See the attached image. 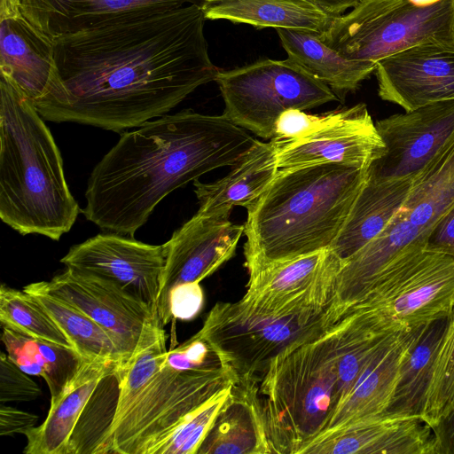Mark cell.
I'll list each match as a JSON object with an SVG mask.
<instances>
[{
	"label": "cell",
	"instance_id": "ffe728a7",
	"mask_svg": "<svg viewBox=\"0 0 454 454\" xmlns=\"http://www.w3.org/2000/svg\"><path fill=\"white\" fill-rule=\"evenodd\" d=\"M0 76L18 87L35 107L59 90L53 41L22 13L0 19Z\"/></svg>",
	"mask_w": 454,
	"mask_h": 454
},
{
	"label": "cell",
	"instance_id": "60d3db41",
	"mask_svg": "<svg viewBox=\"0 0 454 454\" xmlns=\"http://www.w3.org/2000/svg\"><path fill=\"white\" fill-rule=\"evenodd\" d=\"M21 0H0V19L21 13Z\"/></svg>",
	"mask_w": 454,
	"mask_h": 454
},
{
	"label": "cell",
	"instance_id": "2e32d148",
	"mask_svg": "<svg viewBox=\"0 0 454 454\" xmlns=\"http://www.w3.org/2000/svg\"><path fill=\"white\" fill-rule=\"evenodd\" d=\"M166 262L163 245H150L132 237L98 234L70 247L60 259L67 268L115 282L138 299L157 303Z\"/></svg>",
	"mask_w": 454,
	"mask_h": 454
},
{
	"label": "cell",
	"instance_id": "30bf717a",
	"mask_svg": "<svg viewBox=\"0 0 454 454\" xmlns=\"http://www.w3.org/2000/svg\"><path fill=\"white\" fill-rule=\"evenodd\" d=\"M215 82L224 103L223 115L270 140L283 112L290 108L311 109L337 99L326 84L288 58L262 59L220 70Z\"/></svg>",
	"mask_w": 454,
	"mask_h": 454
},
{
	"label": "cell",
	"instance_id": "83f0119b",
	"mask_svg": "<svg viewBox=\"0 0 454 454\" xmlns=\"http://www.w3.org/2000/svg\"><path fill=\"white\" fill-rule=\"evenodd\" d=\"M287 58L326 84L335 94L355 91L374 72L359 61L348 60L323 43L317 34L277 28Z\"/></svg>",
	"mask_w": 454,
	"mask_h": 454
},
{
	"label": "cell",
	"instance_id": "d6986e66",
	"mask_svg": "<svg viewBox=\"0 0 454 454\" xmlns=\"http://www.w3.org/2000/svg\"><path fill=\"white\" fill-rule=\"evenodd\" d=\"M301 454H437L434 430L419 415L385 412L325 434Z\"/></svg>",
	"mask_w": 454,
	"mask_h": 454
},
{
	"label": "cell",
	"instance_id": "ba28073f",
	"mask_svg": "<svg viewBox=\"0 0 454 454\" xmlns=\"http://www.w3.org/2000/svg\"><path fill=\"white\" fill-rule=\"evenodd\" d=\"M317 35L343 58L375 71L381 59L418 44L454 46V0L427 7L408 0H360Z\"/></svg>",
	"mask_w": 454,
	"mask_h": 454
},
{
	"label": "cell",
	"instance_id": "8d00e7d4",
	"mask_svg": "<svg viewBox=\"0 0 454 454\" xmlns=\"http://www.w3.org/2000/svg\"><path fill=\"white\" fill-rule=\"evenodd\" d=\"M168 302L172 319L191 320L202 309L203 290L200 283L178 285L170 292Z\"/></svg>",
	"mask_w": 454,
	"mask_h": 454
},
{
	"label": "cell",
	"instance_id": "836d02e7",
	"mask_svg": "<svg viewBox=\"0 0 454 454\" xmlns=\"http://www.w3.org/2000/svg\"><path fill=\"white\" fill-rule=\"evenodd\" d=\"M231 387L218 393L189 414L165 437L153 444L147 454H197Z\"/></svg>",
	"mask_w": 454,
	"mask_h": 454
},
{
	"label": "cell",
	"instance_id": "8992f818",
	"mask_svg": "<svg viewBox=\"0 0 454 454\" xmlns=\"http://www.w3.org/2000/svg\"><path fill=\"white\" fill-rule=\"evenodd\" d=\"M325 332L285 349L260 378L272 454H301L323 433L340 403Z\"/></svg>",
	"mask_w": 454,
	"mask_h": 454
},
{
	"label": "cell",
	"instance_id": "4dcf8cb0",
	"mask_svg": "<svg viewBox=\"0 0 454 454\" xmlns=\"http://www.w3.org/2000/svg\"><path fill=\"white\" fill-rule=\"evenodd\" d=\"M448 319L437 320L427 325L411 348L401 367L395 395L387 412L419 415L433 359Z\"/></svg>",
	"mask_w": 454,
	"mask_h": 454
},
{
	"label": "cell",
	"instance_id": "f35d334b",
	"mask_svg": "<svg viewBox=\"0 0 454 454\" xmlns=\"http://www.w3.org/2000/svg\"><path fill=\"white\" fill-rule=\"evenodd\" d=\"M38 416L19 410L17 408L1 403L0 405V434L12 436L22 434L35 427Z\"/></svg>",
	"mask_w": 454,
	"mask_h": 454
},
{
	"label": "cell",
	"instance_id": "7c38bea8",
	"mask_svg": "<svg viewBox=\"0 0 454 454\" xmlns=\"http://www.w3.org/2000/svg\"><path fill=\"white\" fill-rule=\"evenodd\" d=\"M386 152L366 169L372 179H414L454 139V99L396 114L376 123Z\"/></svg>",
	"mask_w": 454,
	"mask_h": 454
},
{
	"label": "cell",
	"instance_id": "9c48e42d",
	"mask_svg": "<svg viewBox=\"0 0 454 454\" xmlns=\"http://www.w3.org/2000/svg\"><path fill=\"white\" fill-rule=\"evenodd\" d=\"M330 307L266 314L246 307L240 301H219L198 333L238 380L260 379L270 361L285 349L319 336L338 321Z\"/></svg>",
	"mask_w": 454,
	"mask_h": 454
},
{
	"label": "cell",
	"instance_id": "74e56055",
	"mask_svg": "<svg viewBox=\"0 0 454 454\" xmlns=\"http://www.w3.org/2000/svg\"><path fill=\"white\" fill-rule=\"evenodd\" d=\"M425 248L454 256V207L433 228Z\"/></svg>",
	"mask_w": 454,
	"mask_h": 454
},
{
	"label": "cell",
	"instance_id": "f546056e",
	"mask_svg": "<svg viewBox=\"0 0 454 454\" xmlns=\"http://www.w3.org/2000/svg\"><path fill=\"white\" fill-rule=\"evenodd\" d=\"M46 310L72 348L85 361H109L121 365V357L108 334L90 317L50 294L43 281L23 287Z\"/></svg>",
	"mask_w": 454,
	"mask_h": 454
},
{
	"label": "cell",
	"instance_id": "7402d4cb",
	"mask_svg": "<svg viewBox=\"0 0 454 454\" xmlns=\"http://www.w3.org/2000/svg\"><path fill=\"white\" fill-rule=\"evenodd\" d=\"M258 378L237 380L197 454H272Z\"/></svg>",
	"mask_w": 454,
	"mask_h": 454
},
{
	"label": "cell",
	"instance_id": "b9f144b4",
	"mask_svg": "<svg viewBox=\"0 0 454 454\" xmlns=\"http://www.w3.org/2000/svg\"><path fill=\"white\" fill-rule=\"evenodd\" d=\"M411 4L419 7H427L437 4L441 0H408Z\"/></svg>",
	"mask_w": 454,
	"mask_h": 454
},
{
	"label": "cell",
	"instance_id": "52a82bcc",
	"mask_svg": "<svg viewBox=\"0 0 454 454\" xmlns=\"http://www.w3.org/2000/svg\"><path fill=\"white\" fill-rule=\"evenodd\" d=\"M346 312H354L380 335L409 333L449 318L454 312V256L426 248L403 254L342 316Z\"/></svg>",
	"mask_w": 454,
	"mask_h": 454
},
{
	"label": "cell",
	"instance_id": "3957f363",
	"mask_svg": "<svg viewBox=\"0 0 454 454\" xmlns=\"http://www.w3.org/2000/svg\"><path fill=\"white\" fill-rule=\"evenodd\" d=\"M365 179L366 168L340 163L278 169L247 207L248 274L330 248Z\"/></svg>",
	"mask_w": 454,
	"mask_h": 454
},
{
	"label": "cell",
	"instance_id": "277c9868",
	"mask_svg": "<svg viewBox=\"0 0 454 454\" xmlns=\"http://www.w3.org/2000/svg\"><path fill=\"white\" fill-rule=\"evenodd\" d=\"M34 102L0 76V218L21 235L59 240L82 212Z\"/></svg>",
	"mask_w": 454,
	"mask_h": 454
},
{
	"label": "cell",
	"instance_id": "d4e9b609",
	"mask_svg": "<svg viewBox=\"0 0 454 454\" xmlns=\"http://www.w3.org/2000/svg\"><path fill=\"white\" fill-rule=\"evenodd\" d=\"M278 149L269 142L255 140L248 153L223 177L212 182L194 180L199 212L231 213L233 207H247L270 184L278 171Z\"/></svg>",
	"mask_w": 454,
	"mask_h": 454
},
{
	"label": "cell",
	"instance_id": "4fadbf2b",
	"mask_svg": "<svg viewBox=\"0 0 454 454\" xmlns=\"http://www.w3.org/2000/svg\"><path fill=\"white\" fill-rule=\"evenodd\" d=\"M341 264L330 248L271 263L249 274L247 293L239 301L266 314L330 307Z\"/></svg>",
	"mask_w": 454,
	"mask_h": 454
},
{
	"label": "cell",
	"instance_id": "e0dca14e",
	"mask_svg": "<svg viewBox=\"0 0 454 454\" xmlns=\"http://www.w3.org/2000/svg\"><path fill=\"white\" fill-rule=\"evenodd\" d=\"M276 146L279 169L325 163L367 169L386 152V145L363 103L338 109L331 121L310 136Z\"/></svg>",
	"mask_w": 454,
	"mask_h": 454
},
{
	"label": "cell",
	"instance_id": "1f68e13d",
	"mask_svg": "<svg viewBox=\"0 0 454 454\" xmlns=\"http://www.w3.org/2000/svg\"><path fill=\"white\" fill-rule=\"evenodd\" d=\"M454 411V312L449 317L430 369L420 418L432 429Z\"/></svg>",
	"mask_w": 454,
	"mask_h": 454
},
{
	"label": "cell",
	"instance_id": "6da1fadb",
	"mask_svg": "<svg viewBox=\"0 0 454 454\" xmlns=\"http://www.w3.org/2000/svg\"><path fill=\"white\" fill-rule=\"evenodd\" d=\"M205 20L195 4L138 11L53 39L59 90L37 111L115 132L167 114L220 71Z\"/></svg>",
	"mask_w": 454,
	"mask_h": 454
},
{
	"label": "cell",
	"instance_id": "ab89813d",
	"mask_svg": "<svg viewBox=\"0 0 454 454\" xmlns=\"http://www.w3.org/2000/svg\"><path fill=\"white\" fill-rule=\"evenodd\" d=\"M433 430L437 454H454V411Z\"/></svg>",
	"mask_w": 454,
	"mask_h": 454
},
{
	"label": "cell",
	"instance_id": "ac0fdd59",
	"mask_svg": "<svg viewBox=\"0 0 454 454\" xmlns=\"http://www.w3.org/2000/svg\"><path fill=\"white\" fill-rule=\"evenodd\" d=\"M374 73L380 98L405 112L454 99V46L418 44L381 59Z\"/></svg>",
	"mask_w": 454,
	"mask_h": 454
},
{
	"label": "cell",
	"instance_id": "4316f807",
	"mask_svg": "<svg viewBox=\"0 0 454 454\" xmlns=\"http://www.w3.org/2000/svg\"><path fill=\"white\" fill-rule=\"evenodd\" d=\"M201 9L206 20L317 35L327 29L335 17L309 0H207Z\"/></svg>",
	"mask_w": 454,
	"mask_h": 454
},
{
	"label": "cell",
	"instance_id": "5bb4252c",
	"mask_svg": "<svg viewBox=\"0 0 454 454\" xmlns=\"http://www.w3.org/2000/svg\"><path fill=\"white\" fill-rule=\"evenodd\" d=\"M230 215L198 211L163 244L166 262L157 307L164 326L172 320L168 302L172 289L200 283L235 254L245 226L231 222Z\"/></svg>",
	"mask_w": 454,
	"mask_h": 454
},
{
	"label": "cell",
	"instance_id": "e575fe53",
	"mask_svg": "<svg viewBox=\"0 0 454 454\" xmlns=\"http://www.w3.org/2000/svg\"><path fill=\"white\" fill-rule=\"evenodd\" d=\"M336 112L309 114L300 109L290 108L278 118L271 140L276 145H283L310 136L331 121Z\"/></svg>",
	"mask_w": 454,
	"mask_h": 454
},
{
	"label": "cell",
	"instance_id": "9a60e30c",
	"mask_svg": "<svg viewBox=\"0 0 454 454\" xmlns=\"http://www.w3.org/2000/svg\"><path fill=\"white\" fill-rule=\"evenodd\" d=\"M43 283L50 294L82 311L108 334L121 355V366L130 358L156 303L151 306L115 282L68 268Z\"/></svg>",
	"mask_w": 454,
	"mask_h": 454
},
{
	"label": "cell",
	"instance_id": "484cf974",
	"mask_svg": "<svg viewBox=\"0 0 454 454\" xmlns=\"http://www.w3.org/2000/svg\"><path fill=\"white\" fill-rule=\"evenodd\" d=\"M413 179L378 180L366 176L330 249L344 262L389 223L405 200Z\"/></svg>",
	"mask_w": 454,
	"mask_h": 454
},
{
	"label": "cell",
	"instance_id": "cb8c5ba5",
	"mask_svg": "<svg viewBox=\"0 0 454 454\" xmlns=\"http://www.w3.org/2000/svg\"><path fill=\"white\" fill-rule=\"evenodd\" d=\"M202 4V0H21L20 10L53 40L125 13Z\"/></svg>",
	"mask_w": 454,
	"mask_h": 454
},
{
	"label": "cell",
	"instance_id": "8fae6325",
	"mask_svg": "<svg viewBox=\"0 0 454 454\" xmlns=\"http://www.w3.org/2000/svg\"><path fill=\"white\" fill-rule=\"evenodd\" d=\"M454 207V139L412 181L387 227L351 259L364 278L378 275L408 252L423 249L438 221Z\"/></svg>",
	"mask_w": 454,
	"mask_h": 454
},
{
	"label": "cell",
	"instance_id": "7a4b0ae2",
	"mask_svg": "<svg viewBox=\"0 0 454 454\" xmlns=\"http://www.w3.org/2000/svg\"><path fill=\"white\" fill-rule=\"evenodd\" d=\"M255 140L222 115L185 109L123 132L95 166L82 210L103 231L133 237L171 192L232 167Z\"/></svg>",
	"mask_w": 454,
	"mask_h": 454
},
{
	"label": "cell",
	"instance_id": "d6a6232c",
	"mask_svg": "<svg viewBox=\"0 0 454 454\" xmlns=\"http://www.w3.org/2000/svg\"><path fill=\"white\" fill-rule=\"evenodd\" d=\"M0 321L2 325L25 335L72 348L65 334L31 294L4 284L0 288Z\"/></svg>",
	"mask_w": 454,
	"mask_h": 454
},
{
	"label": "cell",
	"instance_id": "d590c367",
	"mask_svg": "<svg viewBox=\"0 0 454 454\" xmlns=\"http://www.w3.org/2000/svg\"><path fill=\"white\" fill-rule=\"evenodd\" d=\"M4 352L0 355V402L32 401L41 395L39 386Z\"/></svg>",
	"mask_w": 454,
	"mask_h": 454
},
{
	"label": "cell",
	"instance_id": "44dd1931",
	"mask_svg": "<svg viewBox=\"0 0 454 454\" xmlns=\"http://www.w3.org/2000/svg\"><path fill=\"white\" fill-rule=\"evenodd\" d=\"M427 326L395 335L375 355L317 438L387 411L403 363Z\"/></svg>",
	"mask_w": 454,
	"mask_h": 454
},
{
	"label": "cell",
	"instance_id": "f1b7e54d",
	"mask_svg": "<svg viewBox=\"0 0 454 454\" xmlns=\"http://www.w3.org/2000/svg\"><path fill=\"white\" fill-rule=\"evenodd\" d=\"M3 341L9 358L30 376L42 377L51 400L75 375L85 361L74 348L35 339L2 325Z\"/></svg>",
	"mask_w": 454,
	"mask_h": 454
},
{
	"label": "cell",
	"instance_id": "5b68a950",
	"mask_svg": "<svg viewBox=\"0 0 454 454\" xmlns=\"http://www.w3.org/2000/svg\"><path fill=\"white\" fill-rule=\"evenodd\" d=\"M237 380L196 333L165 353L130 411L107 433L103 454H147L184 418Z\"/></svg>",
	"mask_w": 454,
	"mask_h": 454
},
{
	"label": "cell",
	"instance_id": "603a6c76",
	"mask_svg": "<svg viewBox=\"0 0 454 454\" xmlns=\"http://www.w3.org/2000/svg\"><path fill=\"white\" fill-rule=\"evenodd\" d=\"M119 364L109 361H84L59 395L51 400L45 420L25 433V454H67L69 442L82 411L106 375Z\"/></svg>",
	"mask_w": 454,
	"mask_h": 454
}]
</instances>
